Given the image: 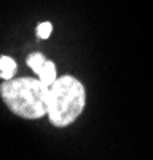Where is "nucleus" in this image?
Segmentation results:
<instances>
[{
	"instance_id": "423d86ee",
	"label": "nucleus",
	"mask_w": 153,
	"mask_h": 160,
	"mask_svg": "<svg viewBox=\"0 0 153 160\" xmlns=\"http://www.w3.org/2000/svg\"><path fill=\"white\" fill-rule=\"evenodd\" d=\"M51 32H53V24H51V22H48V21H45V22H40V24L37 26V35L40 37L42 40H46V38H49Z\"/></svg>"
},
{
	"instance_id": "39448f33",
	"label": "nucleus",
	"mask_w": 153,
	"mask_h": 160,
	"mask_svg": "<svg viewBox=\"0 0 153 160\" xmlns=\"http://www.w3.org/2000/svg\"><path fill=\"white\" fill-rule=\"evenodd\" d=\"M45 62H46V58L42 55V53H32V55H29V58H27V66L37 75H38V72L42 71Z\"/></svg>"
},
{
	"instance_id": "f257e3e1",
	"label": "nucleus",
	"mask_w": 153,
	"mask_h": 160,
	"mask_svg": "<svg viewBox=\"0 0 153 160\" xmlns=\"http://www.w3.org/2000/svg\"><path fill=\"white\" fill-rule=\"evenodd\" d=\"M49 87L40 78H8L0 85V96L5 106L21 118L35 120L48 114Z\"/></svg>"
},
{
	"instance_id": "7ed1b4c3",
	"label": "nucleus",
	"mask_w": 153,
	"mask_h": 160,
	"mask_svg": "<svg viewBox=\"0 0 153 160\" xmlns=\"http://www.w3.org/2000/svg\"><path fill=\"white\" fill-rule=\"evenodd\" d=\"M16 61L10 58V56H0V78L3 80H8V78H13L16 74Z\"/></svg>"
},
{
	"instance_id": "20e7f679",
	"label": "nucleus",
	"mask_w": 153,
	"mask_h": 160,
	"mask_svg": "<svg viewBox=\"0 0 153 160\" xmlns=\"http://www.w3.org/2000/svg\"><path fill=\"white\" fill-rule=\"evenodd\" d=\"M38 78L42 80V82L45 83V85H48V87H51L54 83V80L58 78V75H56V66H54V62L53 61H49V59H46V62L43 64V68H42V71L38 72V75H37Z\"/></svg>"
},
{
	"instance_id": "f03ea898",
	"label": "nucleus",
	"mask_w": 153,
	"mask_h": 160,
	"mask_svg": "<svg viewBox=\"0 0 153 160\" xmlns=\"http://www.w3.org/2000/svg\"><path fill=\"white\" fill-rule=\"evenodd\" d=\"M86 93L80 80L64 75L54 80L48 91V118L54 127H69L85 109Z\"/></svg>"
}]
</instances>
